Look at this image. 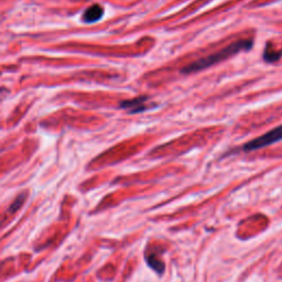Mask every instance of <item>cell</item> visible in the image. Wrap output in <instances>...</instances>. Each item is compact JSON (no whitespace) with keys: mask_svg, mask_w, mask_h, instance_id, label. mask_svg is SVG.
I'll return each mask as SVG.
<instances>
[{"mask_svg":"<svg viewBox=\"0 0 282 282\" xmlns=\"http://www.w3.org/2000/svg\"><path fill=\"white\" fill-rule=\"evenodd\" d=\"M104 16V8L101 4H93L87 8L83 14V21L86 23H94L101 20Z\"/></svg>","mask_w":282,"mask_h":282,"instance_id":"277c9868","label":"cell"},{"mask_svg":"<svg viewBox=\"0 0 282 282\" xmlns=\"http://www.w3.org/2000/svg\"><path fill=\"white\" fill-rule=\"evenodd\" d=\"M282 140V125L274 128L270 131L264 133L254 140H250L244 145L242 149L244 151H254L261 149V148L268 147L274 145V143Z\"/></svg>","mask_w":282,"mask_h":282,"instance_id":"7a4b0ae2","label":"cell"},{"mask_svg":"<svg viewBox=\"0 0 282 282\" xmlns=\"http://www.w3.org/2000/svg\"><path fill=\"white\" fill-rule=\"evenodd\" d=\"M252 46H254V41L250 40V39H248V40H238L229 44V46L225 47L224 49H222V50L219 52L211 54L209 56L200 58V60L189 64V65L183 68L181 72L183 74H191L205 70V68H209L213 65H215L217 63L225 61L228 57L234 56L236 54H238L242 51L251 50Z\"/></svg>","mask_w":282,"mask_h":282,"instance_id":"6da1fadb","label":"cell"},{"mask_svg":"<svg viewBox=\"0 0 282 282\" xmlns=\"http://www.w3.org/2000/svg\"><path fill=\"white\" fill-rule=\"evenodd\" d=\"M149 100L148 96H139L136 98H132V100H128V101H123L120 103V108L122 110H127L129 111V113H141L145 112L147 110V105L146 103Z\"/></svg>","mask_w":282,"mask_h":282,"instance_id":"3957f363","label":"cell"},{"mask_svg":"<svg viewBox=\"0 0 282 282\" xmlns=\"http://www.w3.org/2000/svg\"><path fill=\"white\" fill-rule=\"evenodd\" d=\"M262 57H264V60L268 63L277 62L282 57V50L275 51V50H272L271 48L267 46L265 49V51H264V54H262Z\"/></svg>","mask_w":282,"mask_h":282,"instance_id":"5b68a950","label":"cell"}]
</instances>
